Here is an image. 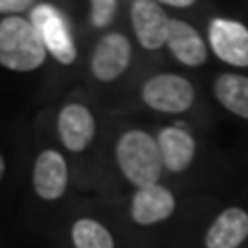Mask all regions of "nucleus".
Here are the masks:
<instances>
[{
  "mask_svg": "<svg viewBox=\"0 0 248 248\" xmlns=\"http://www.w3.org/2000/svg\"><path fill=\"white\" fill-rule=\"evenodd\" d=\"M46 48L35 28L20 17L0 22V64L15 72L39 68L46 59Z\"/></svg>",
  "mask_w": 248,
  "mask_h": 248,
  "instance_id": "nucleus-1",
  "label": "nucleus"
},
{
  "mask_svg": "<svg viewBox=\"0 0 248 248\" xmlns=\"http://www.w3.org/2000/svg\"><path fill=\"white\" fill-rule=\"evenodd\" d=\"M116 158L127 180L138 187L156 184L164 168L155 138L143 131H127L116 145Z\"/></svg>",
  "mask_w": 248,
  "mask_h": 248,
  "instance_id": "nucleus-2",
  "label": "nucleus"
},
{
  "mask_svg": "<svg viewBox=\"0 0 248 248\" xmlns=\"http://www.w3.org/2000/svg\"><path fill=\"white\" fill-rule=\"evenodd\" d=\"M31 26L35 28L37 35L41 37L46 52H50L62 64H72L76 61V45L70 35V28L66 18L59 9L50 4H41L31 11Z\"/></svg>",
  "mask_w": 248,
  "mask_h": 248,
  "instance_id": "nucleus-3",
  "label": "nucleus"
},
{
  "mask_svg": "<svg viewBox=\"0 0 248 248\" xmlns=\"http://www.w3.org/2000/svg\"><path fill=\"white\" fill-rule=\"evenodd\" d=\"M142 98L151 108L158 112L177 114L193 105L195 92L184 78L175 74H160L143 85Z\"/></svg>",
  "mask_w": 248,
  "mask_h": 248,
  "instance_id": "nucleus-4",
  "label": "nucleus"
},
{
  "mask_svg": "<svg viewBox=\"0 0 248 248\" xmlns=\"http://www.w3.org/2000/svg\"><path fill=\"white\" fill-rule=\"evenodd\" d=\"M210 45L221 61L233 66H248V28L228 18L210 24Z\"/></svg>",
  "mask_w": 248,
  "mask_h": 248,
  "instance_id": "nucleus-5",
  "label": "nucleus"
},
{
  "mask_svg": "<svg viewBox=\"0 0 248 248\" xmlns=\"http://www.w3.org/2000/svg\"><path fill=\"white\" fill-rule=\"evenodd\" d=\"M134 33L140 45L147 50H158L166 45L169 31V18L164 9L153 0H136L131 9Z\"/></svg>",
  "mask_w": 248,
  "mask_h": 248,
  "instance_id": "nucleus-6",
  "label": "nucleus"
},
{
  "mask_svg": "<svg viewBox=\"0 0 248 248\" xmlns=\"http://www.w3.org/2000/svg\"><path fill=\"white\" fill-rule=\"evenodd\" d=\"M131 61V45L120 33H108L98 43L92 53L90 68L99 81L118 79Z\"/></svg>",
  "mask_w": 248,
  "mask_h": 248,
  "instance_id": "nucleus-7",
  "label": "nucleus"
},
{
  "mask_svg": "<svg viewBox=\"0 0 248 248\" xmlns=\"http://www.w3.org/2000/svg\"><path fill=\"white\" fill-rule=\"evenodd\" d=\"M68 184L66 162L57 151H43L33 168L35 193L45 201H55L64 193Z\"/></svg>",
  "mask_w": 248,
  "mask_h": 248,
  "instance_id": "nucleus-8",
  "label": "nucleus"
},
{
  "mask_svg": "<svg viewBox=\"0 0 248 248\" xmlns=\"http://www.w3.org/2000/svg\"><path fill=\"white\" fill-rule=\"evenodd\" d=\"M57 129L62 145L74 153H79L87 149V145L92 142L96 133V124L87 107L72 103L61 110Z\"/></svg>",
  "mask_w": 248,
  "mask_h": 248,
  "instance_id": "nucleus-9",
  "label": "nucleus"
},
{
  "mask_svg": "<svg viewBox=\"0 0 248 248\" xmlns=\"http://www.w3.org/2000/svg\"><path fill=\"white\" fill-rule=\"evenodd\" d=\"M175 212V197L168 187L153 184L140 187L133 197L131 213L138 224H155L166 221Z\"/></svg>",
  "mask_w": 248,
  "mask_h": 248,
  "instance_id": "nucleus-10",
  "label": "nucleus"
},
{
  "mask_svg": "<svg viewBox=\"0 0 248 248\" xmlns=\"http://www.w3.org/2000/svg\"><path fill=\"white\" fill-rule=\"evenodd\" d=\"M156 145H158L164 168H168L171 173L184 171L195 156L193 136L178 127L162 129L156 138Z\"/></svg>",
  "mask_w": 248,
  "mask_h": 248,
  "instance_id": "nucleus-11",
  "label": "nucleus"
},
{
  "mask_svg": "<svg viewBox=\"0 0 248 248\" xmlns=\"http://www.w3.org/2000/svg\"><path fill=\"white\" fill-rule=\"evenodd\" d=\"M248 237V213L228 208L213 221L206 233V248H237Z\"/></svg>",
  "mask_w": 248,
  "mask_h": 248,
  "instance_id": "nucleus-12",
  "label": "nucleus"
},
{
  "mask_svg": "<svg viewBox=\"0 0 248 248\" xmlns=\"http://www.w3.org/2000/svg\"><path fill=\"white\" fill-rule=\"evenodd\" d=\"M166 45L169 46L171 53L186 66H199L208 57L206 46L195 28L182 20H169Z\"/></svg>",
  "mask_w": 248,
  "mask_h": 248,
  "instance_id": "nucleus-13",
  "label": "nucleus"
},
{
  "mask_svg": "<svg viewBox=\"0 0 248 248\" xmlns=\"http://www.w3.org/2000/svg\"><path fill=\"white\" fill-rule=\"evenodd\" d=\"M215 98L232 114L248 120V78L239 74H222L215 81Z\"/></svg>",
  "mask_w": 248,
  "mask_h": 248,
  "instance_id": "nucleus-14",
  "label": "nucleus"
},
{
  "mask_svg": "<svg viewBox=\"0 0 248 248\" xmlns=\"http://www.w3.org/2000/svg\"><path fill=\"white\" fill-rule=\"evenodd\" d=\"M76 248H114V239L103 224L94 219H79L72 228Z\"/></svg>",
  "mask_w": 248,
  "mask_h": 248,
  "instance_id": "nucleus-15",
  "label": "nucleus"
},
{
  "mask_svg": "<svg viewBox=\"0 0 248 248\" xmlns=\"http://www.w3.org/2000/svg\"><path fill=\"white\" fill-rule=\"evenodd\" d=\"M92 4V11H90V18L92 24L98 28L107 26L116 11V0H90Z\"/></svg>",
  "mask_w": 248,
  "mask_h": 248,
  "instance_id": "nucleus-16",
  "label": "nucleus"
},
{
  "mask_svg": "<svg viewBox=\"0 0 248 248\" xmlns=\"http://www.w3.org/2000/svg\"><path fill=\"white\" fill-rule=\"evenodd\" d=\"M33 4V0H0V13H22Z\"/></svg>",
  "mask_w": 248,
  "mask_h": 248,
  "instance_id": "nucleus-17",
  "label": "nucleus"
},
{
  "mask_svg": "<svg viewBox=\"0 0 248 248\" xmlns=\"http://www.w3.org/2000/svg\"><path fill=\"white\" fill-rule=\"evenodd\" d=\"M164 4H169V6H175V8H187L191 4H195V0H160Z\"/></svg>",
  "mask_w": 248,
  "mask_h": 248,
  "instance_id": "nucleus-18",
  "label": "nucleus"
},
{
  "mask_svg": "<svg viewBox=\"0 0 248 248\" xmlns=\"http://www.w3.org/2000/svg\"><path fill=\"white\" fill-rule=\"evenodd\" d=\"M4 171H6V164H4L2 155H0V180H2V177H4Z\"/></svg>",
  "mask_w": 248,
  "mask_h": 248,
  "instance_id": "nucleus-19",
  "label": "nucleus"
}]
</instances>
